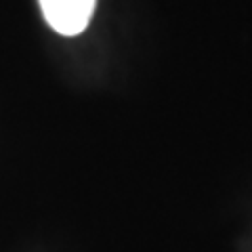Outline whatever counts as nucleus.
<instances>
[{
	"instance_id": "obj_1",
	"label": "nucleus",
	"mask_w": 252,
	"mask_h": 252,
	"mask_svg": "<svg viewBox=\"0 0 252 252\" xmlns=\"http://www.w3.org/2000/svg\"><path fill=\"white\" fill-rule=\"evenodd\" d=\"M46 23L61 36H78L91 23L97 0H38Z\"/></svg>"
}]
</instances>
